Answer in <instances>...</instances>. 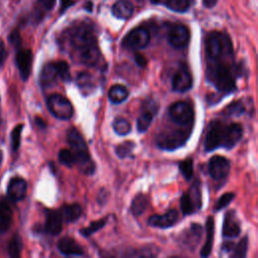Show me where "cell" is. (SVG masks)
<instances>
[{"instance_id":"cell-1","label":"cell","mask_w":258,"mask_h":258,"mask_svg":"<svg viewBox=\"0 0 258 258\" xmlns=\"http://www.w3.org/2000/svg\"><path fill=\"white\" fill-rule=\"evenodd\" d=\"M205 51L207 80L224 94L235 91V58L230 37L220 31L211 32L206 38Z\"/></svg>"},{"instance_id":"cell-2","label":"cell","mask_w":258,"mask_h":258,"mask_svg":"<svg viewBox=\"0 0 258 258\" xmlns=\"http://www.w3.org/2000/svg\"><path fill=\"white\" fill-rule=\"evenodd\" d=\"M59 42L77 62L94 67L101 59L94 29L88 23L71 25L62 32Z\"/></svg>"},{"instance_id":"cell-3","label":"cell","mask_w":258,"mask_h":258,"mask_svg":"<svg viewBox=\"0 0 258 258\" xmlns=\"http://www.w3.org/2000/svg\"><path fill=\"white\" fill-rule=\"evenodd\" d=\"M243 128L238 123L224 124L221 121H214L210 124L205 139L206 151H213L219 147L233 148L241 139Z\"/></svg>"},{"instance_id":"cell-4","label":"cell","mask_w":258,"mask_h":258,"mask_svg":"<svg viewBox=\"0 0 258 258\" xmlns=\"http://www.w3.org/2000/svg\"><path fill=\"white\" fill-rule=\"evenodd\" d=\"M67 138L76 158V164L78 165L79 170L84 174H93L95 171V164L90 156L87 143L82 134L76 128H71L68 131Z\"/></svg>"},{"instance_id":"cell-5","label":"cell","mask_w":258,"mask_h":258,"mask_svg":"<svg viewBox=\"0 0 258 258\" xmlns=\"http://www.w3.org/2000/svg\"><path fill=\"white\" fill-rule=\"evenodd\" d=\"M192 126L184 127L182 129L169 130L161 132L156 137V144L159 148L164 150H174L183 146L190 136Z\"/></svg>"},{"instance_id":"cell-6","label":"cell","mask_w":258,"mask_h":258,"mask_svg":"<svg viewBox=\"0 0 258 258\" xmlns=\"http://www.w3.org/2000/svg\"><path fill=\"white\" fill-rule=\"evenodd\" d=\"M49 112L57 119L68 120L74 114V108L72 103L63 96L59 94H52L46 101Z\"/></svg>"},{"instance_id":"cell-7","label":"cell","mask_w":258,"mask_h":258,"mask_svg":"<svg viewBox=\"0 0 258 258\" xmlns=\"http://www.w3.org/2000/svg\"><path fill=\"white\" fill-rule=\"evenodd\" d=\"M169 116L173 122L182 127L192 126L195 119L192 107L183 101L173 103L169 107Z\"/></svg>"},{"instance_id":"cell-8","label":"cell","mask_w":258,"mask_h":258,"mask_svg":"<svg viewBox=\"0 0 258 258\" xmlns=\"http://www.w3.org/2000/svg\"><path fill=\"white\" fill-rule=\"evenodd\" d=\"M150 41V34L144 27H136L129 31L123 39V45L132 49L145 47Z\"/></svg>"},{"instance_id":"cell-9","label":"cell","mask_w":258,"mask_h":258,"mask_svg":"<svg viewBox=\"0 0 258 258\" xmlns=\"http://www.w3.org/2000/svg\"><path fill=\"white\" fill-rule=\"evenodd\" d=\"M230 171L229 160L221 155L213 156L209 161V173L215 180H221L227 177Z\"/></svg>"},{"instance_id":"cell-10","label":"cell","mask_w":258,"mask_h":258,"mask_svg":"<svg viewBox=\"0 0 258 258\" xmlns=\"http://www.w3.org/2000/svg\"><path fill=\"white\" fill-rule=\"evenodd\" d=\"M171 86L175 92H185L188 91L192 86V78L190 72L185 66H181L173 75Z\"/></svg>"},{"instance_id":"cell-11","label":"cell","mask_w":258,"mask_h":258,"mask_svg":"<svg viewBox=\"0 0 258 258\" xmlns=\"http://www.w3.org/2000/svg\"><path fill=\"white\" fill-rule=\"evenodd\" d=\"M189 40V30L182 24H176L171 27L168 33V42L172 47L182 48Z\"/></svg>"},{"instance_id":"cell-12","label":"cell","mask_w":258,"mask_h":258,"mask_svg":"<svg viewBox=\"0 0 258 258\" xmlns=\"http://www.w3.org/2000/svg\"><path fill=\"white\" fill-rule=\"evenodd\" d=\"M27 184L26 181L21 177H13L10 179L7 186L8 198L12 202H19L23 200L26 195Z\"/></svg>"},{"instance_id":"cell-13","label":"cell","mask_w":258,"mask_h":258,"mask_svg":"<svg viewBox=\"0 0 258 258\" xmlns=\"http://www.w3.org/2000/svg\"><path fill=\"white\" fill-rule=\"evenodd\" d=\"M178 219L176 210H169L163 215H153L148 219V224L156 228H169L173 226Z\"/></svg>"},{"instance_id":"cell-14","label":"cell","mask_w":258,"mask_h":258,"mask_svg":"<svg viewBox=\"0 0 258 258\" xmlns=\"http://www.w3.org/2000/svg\"><path fill=\"white\" fill-rule=\"evenodd\" d=\"M241 227L239 220L236 217L234 211H230L226 214L223 224V236L225 238H236L240 235Z\"/></svg>"},{"instance_id":"cell-15","label":"cell","mask_w":258,"mask_h":258,"mask_svg":"<svg viewBox=\"0 0 258 258\" xmlns=\"http://www.w3.org/2000/svg\"><path fill=\"white\" fill-rule=\"evenodd\" d=\"M16 63L23 81L29 78L32 64V52L30 49H21L16 55Z\"/></svg>"},{"instance_id":"cell-16","label":"cell","mask_w":258,"mask_h":258,"mask_svg":"<svg viewBox=\"0 0 258 258\" xmlns=\"http://www.w3.org/2000/svg\"><path fill=\"white\" fill-rule=\"evenodd\" d=\"M156 110H157V107L154 102H150V104L146 103L143 112L140 114V116L136 121L137 129L139 132H145L149 128L153 120L154 114L156 113Z\"/></svg>"},{"instance_id":"cell-17","label":"cell","mask_w":258,"mask_h":258,"mask_svg":"<svg viewBox=\"0 0 258 258\" xmlns=\"http://www.w3.org/2000/svg\"><path fill=\"white\" fill-rule=\"evenodd\" d=\"M58 77V72L56 68V63L54 62H48L43 66L41 69L40 75H39V83L43 88L50 87L53 84H55Z\"/></svg>"},{"instance_id":"cell-18","label":"cell","mask_w":258,"mask_h":258,"mask_svg":"<svg viewBox=\"0 0 258 258\" xmlns=\"http://www.w3.org/2000/svg\"><path fill=\"white\" fill-rule=\"evenodd\" d=\"M57 248L63 255L81 256L84 254L82 246L74 238L71 237L61 238L57 243Z\"/></svg>"},{"instance_id":"cell-19","label":"cell","mask_w":258,"mask_h":258,"mask_svg":"<svg viewBox=\"0 0 258 258\" xmlns=\"http://www.w3.org/2000/svg\"><path fill=\"white\" fill-rule=\"evenodd\" d=\"M62 228V220L58 212L48 211L45 219V230L51 235H57Z\"/></svg>"},{"instance_id":"cell-20","label":"cell","mask_w":258,"mask_h":258,"mask_svg":"<svg viewBox=\"0 0 258 258\" xmlns=\"http://www.w3.org/2000/svg\"><path fill=\"white\" fill-rule=\"evenodd\" d=\"M214 219L213 217H209L206 222V242L201 250V257L202 258H208L213 249V242H214Z\"/></svg>"},{"instance_id":"cell-21","label":"cell","mask_w":258,"mask_h":258,"mask_svg":"<svg viewBox=\"0 0 258 258\" xmlns=\"http://www.w3.org/2000/svg\"><path fill=\"white\" fill-rule=\"evenodd\" d=\"M134 12V6L132 3L126 0H119L112 6V13L116 18L128 19Z\"/></svg>"},{"instance_id":"cell-22","label":"cell","mask_w":258,"mask_h":258,"mask_svg":"<svg viewBox=\"0 0 258 258\" xmlns=\"http://www.w3.org/2000/svg\"><path fill=\"white\" fill-rule=\"evenodd\" d=\"M82 207L79 204L66 205L59 211L61 220L67 223H72L77 221L82 216Z\"/></svg>"},{"instance_id":"cell-23","label":"cell","mask_w":258,"mask_h":258,"mask_svg":"<svg viewBox=\"0 0 258 258\" xmlns=\"http://www.w3.org/2000/svg\"><path fill=\"white\" fill-rule=\"evenodd\" d=\"M12 221V212L5 200H0V231H6Z\"/></svg>"},{"instance_id":"cell-24","label":"cell","mask_w":258,"mask_h":258,"mask_svg":"<svg viewBox=\"0 0 258 258\" xmlns=\"http://www.w3.org/2000/svg\"><path fill=\"white\" fill-rule=\"evenodd\" d=\"M128 95H129V92L126 89V87L118 84L112 86L108 94L110 101L114 104H119L124 102L128 98Z\"/></svg>"},{"instance_id":"cell-25","label":"cell","mask_w":258,"mask_h":258,"mask_svg":"<svg viewBox=\"0 0 258 258\" xmlns=\"http://www.w3.org/2000/svg\"><path fill=\"white\" fill-rule=\"evenodd\" d=\"M148 206V199L145 195L143 194H138L134 197L132 203H131V213L134 216H140L144 213Z\"/></svg>"},{"instance_id":"cell-26","label":"cell","mask_w":258,"mask_h":258,"mask_svg":"<svg viewBox=\"0 0 258 258\" xmlns=\"http://www.w3.org/2000/svg\"><path fill=\"white\" fill-rule=\"evenodd\" d=\"M248 250V238H242L230 251V258H246Z\"/></svg>"},{"instance_id":"cell-27","label":"cell","mask_w":258,"mask_h":258,"mask_svg":"<svg viewBox=\"0 0 258 258\" xmlns=\"http://www.w3.org/2000/svg\"><path fill=\"white\" fill-rule=\"evenodd\" d=\"M180 208L183 215H190L199 210V208L187 192L183 194L180 198Z\"/></svg>"},{"instance_id":"cell-28","label":"cell","mask_w":258,"mask_h":258,"mask_svg":"<svg viewBox=\"0 0 258 258\" xmlns=\"http://www.w3.org/2000/svg\"><path fill=\"white\" fill-rule=\"evenodd\" d=\"M113 129L118 135H127L131 131V125L125 118L118 117L113 122Z\"/></svg>"},{"instance_id":"cell-29","label":"cell","mask_w":258,"mask_h":258,"mask_svg":"<svg viewBox=\"0 0 258 258\" xmlns=\"http://www.w3.org/2000/svg\"><path fill=\"white\" fill-rule=\"evenodd\" d=\"M107 223V218H103V219H100V220H97V221H94L92 222L88 227L86 228H83L80 233L84 236V237H89L91 235H93L94 233L98 232L99 230H101Z\"/></svg>"},{"instance_id":"cell-30","label":"cell","mask_w":258,"mask_h":258,"mask_svg":"<svg viewBox=\"0 0 258 258\" xmlns=\"http://www.w3.org/2000/svg\"><path fill=\"white\" fill-rule=\"evenodd\" d=\"M165 5L172 11L185 12L189 8V0H166Z\"/></svg>"},{"instance_id":"cell-31","label":"cell","mask_w":258,"mask_h":258,"mask_svg":"<svg viewBox=\"0 0 258 258\" xmlns=\"http://www.w3.org/2000/svg\"><path fill=\"white\" fill-rule=\"evenodd\" d=\"M9 258H21V240L18 236L12 238L8 246Z\"/></svg>"},{"instance_id":"cell-32","label":"cell","mask_w":258,"mask_h":258,"mask_svg":"<svg viewBox=\"0 0 258 258\" xmlns=\"http://www.w3.org/2000/svg\"><path fill=\"white\" fill-rule=\"evenodd\" d=\"M134 142L126 141L116 147V154L120 158H126L128 156H132V151L134 149Z\"/></svg>"},{"instance_id":"cell-33","label":"cell","mask_w":258,"mask_h":258,"mask_svg":"<svg viewBox=\"0 0 258 258\" xmlns=\"http://www.w3.org/2000/svg\"><path fill=\"white\" fill-rule=\"evenodd\" d=\"M178 166H179V170L181 171V173H182V175L184 176L185 179H190L192 177V175H194V163H192L191 158H187V159H184V160L180 161Z\"/></svg>"},{"instance_id":"cell-34","label":"cell","mask_w":258,"mask_h":258,"mask_svg":"<svg viewBox=\"0 0 258 258\" xmlns=\"http://www.w3.org/2000/svg\"><path fill=\"white\" fill-rule=\"evenodd\" d=\"M58 160L60 161V163L69 167L76 164V158L74 156V153L70 149H61L58 152Z\"/></svg>"},{"instance_id":"cell-35","label":"cell","mask_w":258,"mask_h":258,"mask_svg":"<svg viewBox=\"0 0 258 258\" xmlns=\"http://www.w3.org/2000/svg\"><path fill=\"white\" fill-rule=\"evenodd\" d=\"M22 124L17 125L11 132V147L14 151H16L20 145V139H21V131H22Z\"/></svg>"},{"instance_id":"cell-36","label":"cell","mask_w":258,"mask_h":258,"mask_svg":"<svg viewBox=\"0 0 258 258\" xmlns=\"http://www.w3.org/2000/svg\"><path fill=\"white\" fill-rule=\"evenodd\" d=\"M55 63H56L57 72H58V77L62 81L69 82L71 80V75H70V69H69V66L67 64V62H64L62 60H57V61H55Z\"/></svg>"},{"instance_id":"cell-37","label":"cell","mask_w":258,"mask_h":258,"mask_svg":"<svg viewBox=\"0 0 258 258\" xmlns=\"http://www.w3.org/2000/svg\"><path fill=\"white\" fill-rule=\"evenodd\" d=\"M235 198V194L234 192H226L223 196H221V198L219 199V201L216 204L215 210L216 211H220L224 208H226Z\"/></svg>"},{"instance_id":"cell-38","label":"cell","mask_w":258,"mask_h":258,"mask_svg":"<svg viewBox=\"0 0 258 258\" xmlns=\"http://www.w3.org/2000/svg\"><path fill=\"white\" fill-rule=\"evenodd\" d=\"M244 111H245V109H244V106L241 101L234 102V103L230 104L226 109V113L228 115H234V116L241 115L244 113Z\"/></svg>"},{"instance_id":"cell-39","label":"cell","mask_w":258,"mask_h":258,"mask_svg":"<svg viewBox=\"0 0 258 258\" xmlns=\"http://www.w3.org/2000/svg\"><path fill=\"white\" fill-rule=\"evenodd\" d=\"M9 41L12 45L14 46H19L20 43H21V37H20V34L17 30H13L10 35H9Z\"/></svg>"},{"instance_id":"cell-40","label":"cell","mask_w":258,"mask_h":258,"mask_svg":"<svg viewBox=\"0 0 258 258\" xmlns=\"http://www.w3.org/2000/svg\"><path fill=\"white\" fill-rule=\"evenodd\" d=\"M39 3L47 10H50L55 5V0H38Z\"/></svg>"},{"instance_id":"cell-41","label":"cell","mask_w":258,"mask_h":258,"mask_svg":"<svg viewBox=\"0 0 258 258\" xmlns=\"http://www.w3.org/2000/svg\"><path fill=\"white\" fill-rule=\"evenodd\" d=\"M6 58V48L2 41H0V67L3 64Z\"/></svg>"},{"instance_id":"cell-42","label":"cell","mask_w":258,"mask_h":258,"mask_svg":"<svg viewBox=\"0 0 258 258\" xmlns=\"http://www.w3.org/2000/svg\"><path fill=\"white\" fill-rule=\"evenodd\" d=\"M153 252L151 250H148V249H144L140 255H139V258H154L153 257Z\"/></svg>"},{"instance_id":"cell-43","label":"cell","mask_w":258,"mask_h":258,"mask_svg":"<svg viewBox=\"0 0 258 258\" xmlns=\"http://www.w3.org/2000/svg\"><path fill=\"white\" fill-rule=\"evenodd\" d=\"M218 0H203V3L208 8H213L217 4Z\"/></svg>"},{"instance_id":"cell-44","label":"cell","mask_w":258,"mask_h":258,"mask_svg":"<svg viewBox=\"0 0 258 258\" xmlns=\"http://www.w3.org/2000/svg\"><path fill=\"white\" fill-rule=\"evenodd\" d=\"M136 61L140 64L143 66L145 63V59L142 57V55H136Z\"/></svg>"},{"instance_id":"cell-45","label":"cell","mask_w":258,"mask_h":258,"mask_svg":"<svg viewBox=\"0 0 258 258\" xmlns=\"http://www.w3.org/2000/svg\"><path fill=\"white\" fill-rule=\"evenodd\" d=\"M170 258H178V257H170Z\"/></svg>"}]
</instances>
